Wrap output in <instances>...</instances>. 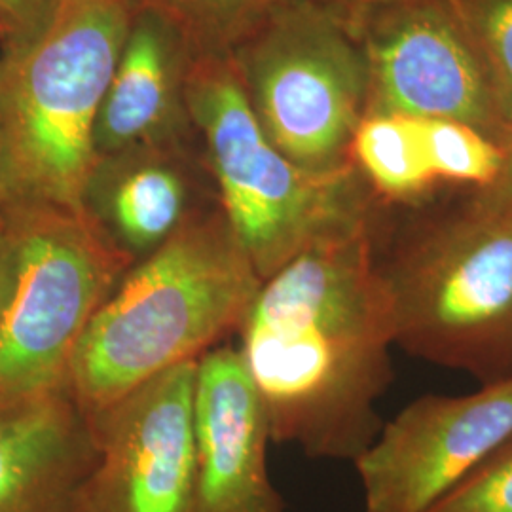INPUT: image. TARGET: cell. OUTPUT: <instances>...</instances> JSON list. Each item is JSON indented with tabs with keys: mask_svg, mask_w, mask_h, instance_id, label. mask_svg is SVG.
Here are the masks:
<instances>
[{
	"mask_svg": "<svg viewBox=\"0 0 512 512\" xmlns=\"http://www.w3.org/2000/svg\"><path fill=\"white\" fill-rule=\"evenodd\" d=\"M238 334L272 442L355 461L376 439L395 325L368 222L319 239L262 281Z\"/></svg>",
	"mask_w": 512,
	"mask_h": 512,
	"instance_id": "6da1fadb",
	"label": "cell"
},
{
	"mask_svg": "<svg viewBox=\"0 0 512 512\" xmlns=\"http://www.w3.org/2000/svg\"><path fill=\"white\" fill-rule=\"evenodd\" d=\"M262 287L222 211H198L135 262L74 353L69 389L86 412L169 368L200 361L239 332Z\"/></svg>",
	"mask_w": 512,
	"mask_h": 512,
	"instance_id": "7a4b0ae2",
	"label": "cell"
},
{
	"mask_svg": "<svg viewBox=\"0 0 512 512\" xmlns=\"http://www.w3.org/2000/svg\"><path fill=\"white\" fill-rule=\"evenodd\" d=\"M135 0H61L29 46L0 54V139L12 194L80 211L93 131Z\"/></svg>",
	"mask_w": 512,
	"mask_h": 512,
	"instance_id": "3957f363",
	"label": "cell"
},
{
	"mask_svg": "<svg viewBox=\"0 0 512 512\" xmlns=\"http://www.w3.org/2000/svg\"><path fill=\"white\" fill-rule=\"evenodd\" d=\"M186 110L202 135L219 209L262 281L319 239L366 222L359 169L349 164L319 173L281 154L226 55H194Z\"/></svg>",
	"mask_w": 512,
	"mask_h": 512,
	"instance_id": "277c9868",
	"label": "cell"
},
{
	"mask_svg": "<svg viewBox=\"0 0 512 512\" xmlns=\"http://www.w3.org/2000/svg\"><path fill=\"white\" fill-rule=\"evenodd\" d=\"M226 57L281 154L319 173L353 164L351 139L370 109V69L344 6L279 0Z\"/></svg>",
	"mask_w": 512,
	"mask_h": 512,
	"instance_id": "5b68a950",
	"label": "cell"
},
{
	"mask_svg": "<svg viewBox=\"0 0 512 512\" xmlns=\"http://www.w3.org/2000/svg\"><path fill=\"white\" fill-rule=\"evenodd\" d=\"M0 226L16 289L0 317V416L69 389L76 348L135 264L82 211L12 196Z\"/></svg>",
	"mask_w": 512,
	"mask_h": 512,
	"instance_id": "8992f818",
	"label": "cell"
},
{
	"mask_svg": "<svg viewBox=\"0 0 512 512\" xmlns=\"http://www.w3.org/2000/svg\"><path fill=\"white\" fill-rule=\"evenodd\" d=\"M395 342L452 368L512 365V209L484 198L382 268Z\"/></svg>",
	"mask_w": 512,
	"mask_h": 512,
	"instance_id": "52a82bcc",
	"label": "cell"
},
{
	"mask_svg": "<svg viewBox=\"0 0 512 512\" xmlns=\"http://www.w3.org/2000/svg\"><path fill=\"white\" fill-rule=\"evenodd\" d=\"M348 10L370 69V109L499 124L475 46L448 0H363Z\"/></svg>",
	"mask_w": 512,
	"mask_h": 512,
	"instance_id": "ba28073f",
	"label": "cell"
},
{
	"mask_svg": "<svg viewBox=\"0 0 512 512\" xmlns=\"http://www.w3.org/2000/svg\"><path fill=\"white\" fill-rule=\"evenodd\" d=\"M198 361L88 412L95 465L86 512H194Z\"/></svg>",
	"mask_w": 512,
	"mask_h": 512,
	"instance_id": "9c48e42d",
	"label": "cell"
},
{
	"mask_svg": "<svg viewBox=\"0 0 512 512\" xmlns=\"http://www.w3.org/2000/svg\"><path fill=\"white\" fill-rule=\"evenodd\" d=\"M512 439V376L461 397H423L355 459L366 512H425Z\"/></svg>",
	"mask_w": 512,
	"mask_h": 512,
	"instance_id": "30bf717a",
	"label": "cell"
},
{
	"mask_svg": "<svg viewBox=\"0 0 512 512\" xmlns=\"http://www.w3.org/2000/svg\"><path fill=\"white\" fill-rule=\"evenodd\" d=\"M266 412L238 348L198 361L194 512H287L272 482Z\"/></svg>",
	"mask_w": 512,
	"mask_h": 512,
	"instance_id": "8fae6325",
	"label": "cell"
},
{
	"mask_svg": "<svg viewBox=\"0 0 512 512\" xmlns=\"http://www.w3.org/2000/svg\"><path fill=\"white\" fill-rule=\"evenodd\" d=\"M194 50L160 10L135 2L93 131L95 160L129 148L181 145L192 128L186 80Z\"/></svg>",
	"mask_w": 512,
	"mask_h": 512,
	"instance_id": "7c38bea8",
	"label": "cell"
},
{
	"mask_svg": "<svg viewBox=\"0 0 512 512\" xmlns=\"http://www.w3.org/2000/svg\"><path fill=\"white\" fill-rule=\"evenodd\" d=\"M88 412L59 391L0 416V512H86L95 465Z\"/></svg>",
	"mask_w": 512,
	"mask_h": 512,
	"instance_id": "4fadbf2b",
	"label": "cell"
},
{
	"mask_svg": "<svg viewBox=\"0 0 512 512\" xmlns=\"http://www.w3.org/2000/svg\"><path fill=\"white\" fill-rule=\"evenodd\" d=\"M80 211L133 262L152 255L198 213L183 148H129L97 158Z\"/></svg>",
	"mask_w": 512,
	"mask_h": 512,
	"instance_id": "5bb4252c",
	"label": "cell"
},
{
	"mask_svg": "<svg viewBox=\"0 0 512 512\" xmlns=\"http://www.w3.org/2000/svg\"><path fill=\"white\" fill-rule=\"evenodd\" d=\"M349 158L389 198L420 194L435 181L416 118L368 110L355 129Z\"/></svg>",
	"mask_w": 512,
	"mask_h": 512,
	"instance_id": "9a60e30c",
	"label": "cell"
},
{
	"mask_svg": "<svg viewBox=\"0 0 512 512\" xmlns=\"http://www.w3.org/2000/svg\"><path fill=\"white\" fill-rule=\"evenodd\" d=\"M435 179L494 186L505 167V150L480 129L458 120L416 118Z\"/></svg>",
	"mask_w": 512,
	"mask_h": 512,
	"instance_id": "2e32d148",
	"label": "cell"
},
{
	"mask_svg": "<svg viewBox=\"0 0 512 512\" xmlns=\"http://www.w3.org/2000/svg\"><path fill=\"white\" fill-rule=\"evenodd\" d=\"M488 78L499 124L512 131V0H448Z\"/></svg>",
	"mask_w": 512,
	"mask_h": 512,
	"instance_id": "e0dca14e",
	"label": "cell"
},
{
	"mask_svg": "<svg viewBox=\"0 0 512 512\" xmlns=\"http://www.w3.org/2000/svg\"><path fill=\"white\" fill-rule=\"evenodd\" d=\"M160 10L190 42L194 55H226L279 0H135Z\"/></svg>",
	"mask_w": 512,
	"mask_h": 512,
	"instance_id": "ac0fdd59",
	"label": "cell"
},
{
	"mask_svg": "<svg viewBox=\"0 0 512 512\" xmlns=\"http://www.w3.org/2000/svg\"><path fill=\"white\" fill-rule=\"evenodd\" d=\"M425 512H512V439Z\"/></svg>",
	"mask_w": 512,
	"mask_h": 512,
	"instance_id": "d6986e66",
	"label": "cell"
},
{
	"mask_svg": "<svg viewBox=\"0 0 512 512\" xmlns=\"http://www.w3.org/2000/svg\"><path fill=\"white\" fill-rule=\"evenodd\" d=\"M61 0H0V54L29 46L54 19Z\"/></svg>",
	"mask_w": 512,
	"mask_h": 512,
	"instance_id": "ffe728a7",
	"label": "cell"
},
{
	"mask_svg": "<svg viewBox=\"0 0 512 512\" xmlns=\"http://www.w3.org/2000/svg\"><path fill=\"white\" fill-rule=\"evenodd\" d=\"M16 279H18V270H16L14 249L0 226V317L16 289Z\"/></svg>",
	"mask_w": 512,
	"mask_h": 512,
	"instance_id": "44dd1931",
	"label": "cell"
},
{
	"mask_svg": "<svg viewBox=\"0 0 512 512\" xmlns=\"http://www.w3.org/2000/svg\"><path fill=\"white\" fill-rule=\"evenodd\" d=\"M486 198L512 209V147L511 150H505L503 173L499 181L494 186H490V194Z\"/></svg>",
	"mask_w": 512,
	"mask_h": 512,
	"instance_id": "7402d4cb",
	"label": "cell"
},
{
	"mask_svg": "<svg viewBox=\"0 0 512 512\" xmlns=\"http://www.w3.org/2000/svg\"><path fill=\"white\" fill-rule=\"evenodd\" d=\"M12 186H10V177H8V165H6V156H4V147L0 139V215L6 207V203L12 198Z\"/></svg>",
	"mask_w": 512,
	"mask_h": 512,
	"instance_id": "603a6c76",
	"label": "cell"
},
{
	"mask_svg": "<svg viewBox=\"0 0 512 512\" xmlns=\"http://www.w3.org/2000/svg\"><path fill=\"white\" fill-rule=\"evenodd\" d=\"M330 2H336V4H340V6H353V4H359V2H363V0H330Z\"/></svg>",
	"mask_w": 512,
	"mask_h": 512,
	"instance_id": "cb8c5ba5",
	"label": "cell"
},
{
	"mask_svg": "<svg viewBox=\"0 0 512 512\" xmlns=\"http://www.w3.org/2000/svg\"><path fill=\"white\" fill-rule=\"evenodd\" d=\"M0 48H2V29H0Z\"/></svg>",
	"mask_w": 512,
	"mask_h": 512,
	"instance_id": "d4e9b609",
	"label": "cell"
}]
</instances>
